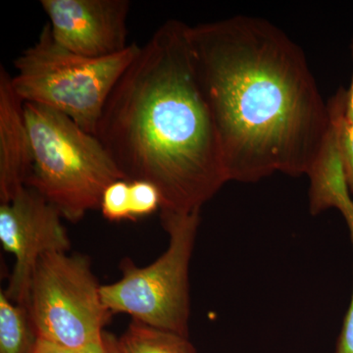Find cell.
I'll return each mask as SVG.
<instances>
[{
    "mask_svg": "<svg viewBox=\"0 0 353 353\" xmlns=\"http://www.w3.org/2000/svg\"><path fill=\"white\" fill-rule=\"evenodd\" d=\"M187 37L228 182L307 173L330 115L303 50L250 16L188 26Z\"/></svg>",
    "mask_w": 353,
    "mask_h": 353,
    "instance_id": "6da1fadb",
    "label": "cell"
},
{
    "mask_svg": "<svg viewBox=\"0 0 353 353\" xmlns=\"http://www.w3.org/2000/svg\"><path fill=\"white\" fill-rule=\"evenodd\" d=\"M187 27L166 21L139 48L95 132L127 180L148 181L159 190L161 215L201 212L228 182Z\"/></svg>",
    "mask_w": 353,
    "mask_h": 353,
    "instance_id": "7a4b0ae2",
    "label": "cell"
},
{
    "mask_svg": "<svg viewBox=\"0 0 353 353\" xmlns=\"http://www.w3.org/2000/svg\"><path fill=\"white\" fill-rule=\"evenodd\" d=\"M32 150V188L59 211L78 222L101 206L110 183L126 179L94 134L85 132L64 114L24 103Z\"/></svg>",
    "mask_w": 353,
    "mask_h": 353,
    "instance_id": "3957f363",
    "label": "cell"
},
{
    "mask_svg": "<svg viewBox=\"0 0 353 353\" xmlns=\"http://www.w3.org/2000/svg\"><path fill=\"white\" fill-rule=\"evenodd\" d=\"M139 48L131 43L112 57H83L59 46L46 23L38 41L14 61L13 88L24 103L64 114L95 136L109 95Z\"/></svg>",
    "mask_w": 353,
    "mask_h": 353,
    "instance_id": "277c9868",
    "label": "cell"
},
{
    "mask_svg": "<svg viewBox=\"0 0 353 353\" xmlns=\"http://www.w3.org/2000/svg\"><path fill=\"white\" fill-rule=\"evenodd\" d=\"M161 222L169 236L166 252L143 268L125 259L122 278L101 285V299L111 313H126L148 326L188 336L189 268L201 212L161 215Z\"/></svg>",
    "mask_w": 353,
    "mask_h": 353,
    "instance_id": "5b68a950",
    "label": "cell"
},
{
    "mask_svg": "<svg viewBox=\"0 0 353 353\" xmlns=\"http://www.w3.org/2000/svg\"><path fill=\"white\" fill-rule=\"evenodd\" d=\"M83 255L48 252L32 273L28 312L39 339L83 352L101 338L112 313Z\"/></svg>",
    "mask_w": 353,
    "mask_h": 353,
    "instance_id": "8992f818",
    "label": "cell"
},
{
    "mask_svg": "<svg viewBox=\"0 0 353 353\" xmlns=\"http://www.w3.org/2000/svg\"><path fill=\"white\" fill-rule=\"evenodd\" d=\"M62 216L32 188L25 187L8 203L0 205V243L15 256L6 294L27 308L32 273L39 259L48 252H67L71 241Z\"/></svg>",
    "mask_w": 353,
    "mask_h": 353,
    "instance_id": "52a82bcc",
    "label": "cell"
},
{
    "mask_svg": "<svg viewBox=\"0 0 353 353\" xmlns=\"http://www.w3.org/2000/svg\"><path fill=\"white\" fill-rule=\"evenodd\" d=\"M53 39L62 48L90 58L126 50L129 0H41Z\"/></svg>",
    "mask_w": 353,
    "mask_h": 353,
    "instance_id": "ba28073f",
    "label": "cell"
},
{
    "mask_svg": "<svg viewBox=\"0 0 353 353\" xmlns=\"http://www.w3.org/2000/svg\"><path fill=\"white\" fill-rule=\"evenodd\" d=\"M31 136L24 101L16 94L12 76L0 67V201L8 203L26 187L31 173Z\"/></svg>",
    "mask_w": 353,
    "mask_h": 353,
    "instance_id": "9c48e42d",
    "label": "cell"
},
{
    "mask_svg": "<svg viewBox=\"0 0 353 353\" xmlns=\"http://www.w3.org/2000/svg\"><path fill=\"white\" fill-rule=\"evenodd\" d=\"M309 209L312 215L336 208L353 225V199L341 158L336 128H330L319 152L309 167Z\"/></svg>",
    "mask_w": 353,
    "mask_h": 353,
    "instance_id": "30bf717a",
    "label": "cell"
},
{
    "mask_svg": "<svg viewBox=\"0 0 353 353\" xmlns=\"http://www.w3.org/2000/svg\"><path fill=\"white\" fill-rule=\"evenodd\" d=\"M123 353H196L188 336L132 320L119 339Z\"/></svg>",
    "mask_w": 353,
    "mask_h": 353,
    "instance_id": "8fae6325",
    "label": "cell"
},
{
    "mask_svg": "<svg viewBox=\"0 0 353 353\" xmlns=\"http://www.w3.org/2000/svg\"><path fill=\"white\" fill-rule=\"evenodd\" d=\"M28 309L0 294V353H32L38 341Z\"/></svg>",
    "mask_w": 353,
    "mask_h": 353,
    "instance_id": "7c38bea8",
    "label": "cell"
},
{
    "mask_svg": "<svg viewBox=\"0 0 353 353\" xmlns=\"http://www.w3.org/2000/svg\"><path fill=\"white\" fill-rule=\"evenodd\" d=\"M330 120L336 128L348 185L353 196V122L345 117V90H338L328 101Z\"/></svg>",
    "mask_w": 353,
    "mask_h": 353,
    "instance_id": "4fadbf2b",
    "label": "cell"
},
{
    "mask_svg": "<svg viewBox=\"0 0 353 353\" xmlns=\"http://www.w3.org/2000/svg\"><path fill=\"white\" fill-rule=\"evenodd\" d=\"M99 208L109 221L132 220L130 180L121 179L110 183L102 194Z\"/></svg>",
    "mask_w": 353,
    "mask_h": 353,
    "instance_id": "5bb4252c",
    "label": "cell"
},
{
    "mask_svg": "<svg viewBox=\"0 0 353 353\" xmlns=\"http://www.w3.org/2000/svg\"><path fill=\"white\" fill-rule=\"evenodd\" d=\"M159 190L148 181H130V208L132 220L145 217L161 208Z\"/></svg>",
    "mask_w": 353,
    "mask_h": 353,
    "instance_id": "9a60e30c",
    "label": "cell"
},
{
    "mask_svg": "<svg viewBox=\"0 0 353 353\" xmlns=\"http://www.w3.org/2000/svg\"><path fill=\"white\" fill-rule=\"evenodd\" d=\"M348 229L353 246V226ZM336 353H353V290L350 307L343 320V328L336 343Z\"/></svg>",
    "mask_w": 353,
    "mask_h": 353,
    "instance_id": "2e32d148",
    "label": "cell"
},
{
    "mask_svg": "<svg viewBox=\"0 0 353 353\" xmlns=\"http://www.w3.org/2000/svg\"><path fill=\"white\" fill-rule=\"evenodd\" d=\"M82 353H123L119 340L113 334L103 332L101 338L83 350Z\"/></svg>",
    "mask_w": 353,
    "mask_h": 353,
    "instance_id": "e0dca14e",
    "label": "cell"
},
{
    "mask_svg": "<svg viewBox=\"0 0 353 353\" xmlns=\"http://www.w3.org/2000/svg\"><path fill=\"white\" fill-rule=\"evenodd\" d=\"M32 353H82V352L70 350L68 347L39 338Z\"/></svg>",
    "mask_w": 353,
    "mask_h": 353,
    "instance_id": "ac0fdd59",
    "label": "cell"
},
{
    "mask_svg": "<svg viewBox=\"0 0 353 353\" xmlns=\"http://www.w3.org/2000/svg\"><path fill=\"white\" fill-rule=\"evenodd\" d=\"M352 54L353 62V38L352 41ZM345 117L347 121L353 122V71L350 88L347 90H345Z\"/></svg>",
    "mask_w": 353,
    "mask_h": 353,
    "instance_id": "d6986e66",
    "label": "cell"
}]
</instances>
